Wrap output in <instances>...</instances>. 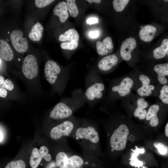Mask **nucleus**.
<instances>
[{"instance_id": "20e7f679", "label": "nucleus", "mask_w": 168, "mask_h": 168, "mask_svg": "<svg viewBox=\"0 0 168 168\" xmlns=\"http://www.w3.org/2000/svg\"><path fill=\"white\" fill-rule=\"evenodd\" d=\"M81 119L74 116L60 121L51 129L49 135L52 139L61 140L70 136L79 123Z\"/></svg>"}, {"instance_id": "a19ab883", "label": "nucleus", "mask_w": 168, "mask_h": 168, "mask_svg": "<svg viewBox=\"0 0 168 168\" xmlns=\"http://www.w3.org/2000/svg\"><path fill=\"white\" fill-rule=\"evenodd\" d=\"M3 139V135L2 132L0 130V141H1Z\"/></svg>"}, {"instance_id": "412c9836", "label": "nucleus", "mask_w": 168, "mask_h": 168, "mask_svg": "<svg viewBox=\"0 0 168 168\" xmlns=\"http://www.w3.org/2000/svg\"><path fill=\"white\" fill-rule=\"evenodd\" d=\"M43 30L42 24L39 22H36L32 26L28 34L29 38L33 41H39L42 37Z\"/></svg>"}, {"instance_id": "e433bc0d", "label": "nucleus", "mask_w": 168, "mask_h": 168, "mask_svg": "<svg viewBox=\"0 0 168 168\" xmlns=\"http://www.w3.org/2000/svg\"><path fill=\"white\" fill-rule=\"evenodd\" d=\"M7 95V91L5 88L0 85V97H5Z\"/></svg>"}, {"instance_id": "473e14b6", "label": "nucleus", "mask_w": 168, "mask_h": 168, "mask_svg": "<svg viewBox=\"0 0 168 168\" xmlns=\"http://www.w3.org/2000/svg\"><path fill=\"white\" fill-rule=\"evenodd\" d=\"M104 45L109 50H110L113 48V45L111 38L108 36L103 39L102 41Z\"/></svg>"}, {"instance_id": "2f4dec72", "label": "nucleus", "mask_w": 168, "mask_h": 168, "mask_svg": "<svg viewBox=\"0 0 168 168\" xmlns=\"http://www.w3.org/2000/svg\"><path fill=\"white\" fill-rule=\"evenodd\" d=\"M54 1V0H35V4L37 7L42 8L47 6Z\"/></svg>"}, {"instance_id": "0eeeda50", "label": "nucleus", "mask_w": 168, "mask_h": 168, "mask_svg": "<svg viewBox=\"0 0 168 168\" xmlns=\"http://www.w3.org/2000/svg\"><path fill=\"white\" fill-rule=\"evenodd\" d=\"M38 67L37 59L33 55L30 54L24 58L22 71L24 76L28 79H31L37 76Z\"/></svg>"}, {"instance_id": "6ab92c4d", "label": "nucleus", "mask_w": 168, "mask_h": 168, "mask_svg": "<svg viewBox=\"0 0 168 168\" xmlns=\"http://www.w3.org/2000/svg\"><path fill=\"white\" fill-rule=\"evenodd\" d=\"M0 56L7 61L12 60L14 57L10 46L6 41L2 39H0Z\"/></svg>"}, {"instance_id": "79ce46f5", "label": "nucleus", "mask_w": 168, "mask_h": 168, "mask_svg": "<svg viewBox=\"0 0 168 168\" xmlns=\"http://www.w3.org/2000/svg\"><path fill=\"white\" fill-rule=\"evenodd\" d=\"M164 1H165V2H168V0H165Z\"/></svg>"}, {"instance_id": "c9c22d12", "label": "nucleus", "mask_w": 168, "mask_h": 168, "mask_svg": "<svg viewBox=\"0 0 168 168\" xmlns=\"http://www.w3.org/2000/svg\"><path fill=\"white\" fill-rule=\"evenodd\" d=\"M98 20L97 18L91 17L88 19L86 20V23L90 25L93 24L98 23Z\"/></svg>"}, {"instance_id": "c756f323", "label": "nucleus", "mask_w": 168, "mask_h": 168, "mask_svg": "<svg viewBox=\"0 0 168 168\" xmlns=\"http://www.w3.org/2000/svg\"><path fill=\"white\" fill-rule=\"evenodd\" d=\"M26 164L24 161L19 160L9 162L5 168H25Z\"/></svg>"}, {"instance_id": "37998d69", "label": "nucleus", "mask_w": 168, "mask_h": 168, "mask_svg": "<svg viewBox=\"0 0 168 168\" xmlns=\"http://www.w3.org/2000/svg\"><path fill=\"white\" fill-rule=\"evenodd\" d=\"M1 62V60L0 59V64Z\"/></svg>"}, {"instance_id": "39448f33", "label": "nucleus", "mask_w": 168, "mask_h": 168, "mask_svg": "<svg viewBox=\"0 0 168 168\" xmlns=\"http://www.w3.org/2000/svg\"><path fill=\"white\" fill-rule=\"evenodd\" d=\"M129 134V129L124 124H121L114 130L109 139V146L111 151H120L124 149Z\"/></svg>"}, {"instance_id": "c85d7f7f", "label": "nucleus", "mask_w": 168, "mask_h": 168, "mask_svg": "<svg viewBox=\"0 0 168 168\" xmlns=\"http://www.w3.org/2000/svg\"><path fill=\"white\" fill-rule=\"evenodd\" d=\"M159 98L162 102L166 104H168V86L165 85L161 88Z\"/></svg>"}, {"instance_id": "9d476101", "label": "nucleus", "mask_w": 168, "mask_h": 168, "mask_svg": "<svg viewBox=\"0 0 168 168\" xmlns=\"http://www.w3.org/2000/svg\"><path fill=\"white\" fill-rule=\"evenodd\" d=\"M44 71L47 81L51 84H54L56 82L61 70L59 66L55 62L49 60L45 65Z\"/></svg>"}, {"instance_id": "393cba45", "label": "nucleus", "mask_w": 168, "mask_h": 168, "mask_svg": "<svg viewBox=\"0 0 168 168\" xmlns=\"http://www.w3.org/2000/svg\"><path fill=\"white\" fill-rule=\"evenodd\" d=\"M129 0H114L113 5L114 9L117 12L123 11L129 2Z\"/></svg>"}, {"instance_id": "f704fd0d", "label": "nucleus", "mask_w": 168, "mask_h": 168, "mask_svg": "<svg viewBox=\"0 0 168 168\" xmlns=\"http://www.w3.org/2000/svg\"><path fill=\"white\" fill-rule=\"evenodd\" d=\"M100 34V32L97 30L90 31L88 34L89 37L91 39L97 38L99 36Z\"/></svg>"}, {"instance_id": "bb28decb", "label": "nucleus", "mask_w": 168, "mask_h": 168, "mask_svg": "<svg viewBox=\"0 0 168 168\" xmlns=\"http://www.w3.org/2000/svg\"><path fill=\"white\" fill-rule=\"evenodd\" d=\"M153 145L160 154L165 156L168 155V147L164 144L161 142H156L153 143Z\"/></svg>"}, {"instance_id": "f03ea898", "label": "nucleus", "mask_w": 168, "mask_h": 168, "mask_svg": "<svg viewBox=\"0 0 168 168\" xmlns=\"http://www.w3.org/2000/svg\"><path fill=\"white\" fill-rule=\"evenodd\" d=\"M86 101L82 91H74L72 96L58 103L50 111L49 117L53 120H61L72 115Z\"/></svg>"}, {"instance_id": "1a4fd4ad", "label": "nucleus", "mask_w": 168, "mask_h": 168, "mask_svg": "<svg viewBox=\"0 0 168 168\" xmlns=\"http://www.w3.org/2000/svg\"><path fill=\"white\" fill-rule=\"evenodd\" d=\"M12 45L18 52L22 53L27 50L28 44L27 39L23 37V33L20 30H13L10 35Z\"/></svg>"}, {"instance_id": "a878e982", "label": "nucleus", "mask_w": 168, "mask_h": 168, "mask_svg": "<svg viewBox=\"0 0 168 168\" xmlns=\"http://www.w3.org/2000/svg\"><path fill=\"white\" fill-rule=\"evenodd\" d=\"M133 152L132 153L130 158L131 161H134L135 163L138 164H142V162L138 160L137 157L139 154H143L144 153L145 150L143 147L139 148L137 146H135V149L134 150L131 149Z\"/></svg>"}, {"instance_id": "f3484780", "label": "nucleus", "mask_w": 168, "mask_h": 168, "mask_svg": "<svg viewBox=\"0 0 168 168\" xmlns=\"http://www.w3.org/2000/svg\"><path fill=\"white\" fill-rule=\"evenodd\" d=\"M159 109L158 105L154 104L150 107L147 113L146 119L147 120H150L149 124L152 127H156L159 124V120L157 114Z\"/></svg>"}, {"instance_id": "cd10ccee", "label": "nucleus", "mask_w": 168, "mask_h": 168, "mask_svg": "<svg viewBox=\"0 0 168 168\" xmlns=\"http://www.w3.org/2000/svg\"><path fill=\"white\" fill-rule=\"evenodd\" d=\"M49 150L48 147L44 146L41 147L39 150L40 155L46 161H49L52 159L51 154L49 153Z\"/></svg>"}, {"instance_id": "4468645a", "label": "nucleus", "mask_w": 168, "mask_h": 168, "mask_svg": "<svg viewBox=\"0 0 168 168\" xmlns=\"http://www.w3.org/2000/svg\"><path fill=\"white\" fill-rule=\"evenodd\" d=\"M118 62V58L115 54L106 56L102 58L98 63L99 68L102 71H107L115 66Z\"/></svg>"}, {"instance_id": "f8f14e48", "label": "nucleus", "mask_w": 168, "mask_h": 168, "mask_svg": "<svg viewBox=\"0 0 168 168\" xmlns=\"http://www.w3.org/2000/svg\"><path fill=\"white\" fill-rule=\"evenodd\" d=\"M139 78L142 85L138 89V93L141 96H149L152 94V91L155 89L154 86L149 85L150 81L149 78L145 75L141 74L139 76Z\"/></svg>"}, {"instance_id": "5701e85b", "label": "nucleus", "mask_w": 168, "mask_h": 168, "mask_svg": "<svg viewBox=\"0 0 168 168\" xmlns=\"http://www.w3.org/2000/svg\"><path fill=\"white\" fill-rule=\"evenodd\" d=\"M43 159L39 154L38 149L36 148H34L30 158V164L31 167L37 168Z\"/></svg>"}, {"instance_id": "4c0bfd02", "label": "nucleus", "mask_w": 168, "mask_h": 168, "mask_svg": "<svg viewBox=\"0 0 168 168\" xmlns=\"http://www.w3.org/2000/svg\"><path fill=\"white\" fill-rule=\"evenodd\" d=\"M86 1L91 3L92 2L100 3L101 2V0H87Z\"/></svg>"}, {"instance_id": "7c9ffc66", "label": "nucleus", "mask_w": 168, "mask_h": 168, "mask_svg": "<svg viewBox=\"0 0 168 168\" xmlns=\"http://www.w3.org/2000/svg\"><path fill=\"white\" fill-rule=\"evenodd\" d=\"M96 45L97 51L99 55L101 56L105 55L109 53L108 49L101 41H97Z\"/></svg>"}, {"instance_id": "ddd939ff", "label": "nucleus", "mask_w": 168, "mask_h": 168, "mask_svg": "<svg viewBox=\"0 0 168 168\" xmlns=\"http://www.w3.org/2000/svg\"><path fill=\"white\" fill-rule=\"evenodd\" d=\"M133 84L132 79L126 77L123 79L119 85L113 86L112 90L113 91H117L121 96H124L129 93Z\"/></svg>"}, {"instance_id": "423d86ee", "label": "nucleus", "mask_w": 168, "mask_h": 168, "mask_svg": "<svg viewBox=\"0 0 168 168\" xmlns=\"http://www.w3.org/2000/svg\"><path fill=\"white\" fill-rule=\"evenodd\" d=\"M59 40L63 42L60 44L61 48L63 49L73 50L77 47L79 40V35L74 29L71 28L66 30L58 37Z\"/></svg>"}, {"instance_id": "dca6fc26", "label": "nucleus", "mask_w": 168, "mask_h": 168, "mask_svg": "<svg viewBox=\"0 0 168 168\" xmlns=\"http://www.w3.org/2000/svg\"><path fill=\"white\" fill-rule=\"evenodd\" d=\"M66 2L62 1L58 3L53 9L54 14L58 16L61 22H65L69 17Z\"/></svg>"}, {"instance_id": "2eb2a0df", "label": "nucleus", "mask_w": 168, "mask_h": 168, "mask_svg": "<svg viewBox=\"0 0 168 168\" xmlns=\"http://www.w3.org/2000/svg\"><path fill=\"white\" fill-rule=\"evenodd\" d=\"M156 31L154 26L147 25L142 27L139 31L140 39L145 42L151 41L153 39Z\"/></svg>"}, {"instance_id": "b1692460", "label": "nucleus", "mask_w": 168, "mask_h": 168, "mask_svg": "<svg viewBox=\"0 0 168 168\" xmlns=\"http://www.w3.org/2000/svg\"><path fill=\"white\" fill-rule=\"evenodd\" d=\"M68 10L70 16L73 17H77L79 13V10L75 0H67L66 2Z\"/></svg>"}, {"instance_id": "a211bd4d", "label": "nucleus", "mask_w": 168, "mask_h": 168, "mask_svg": "<svg viewBox=\"0 0 168 168\" xmlns=\"http://www.w3.org/2000/svg\"><path fill=\"white\" fill-rule=\"evenodd\" d=\"M154 70L157 74L159 82L162 84H166L167 80L165 76L168 75V64H157L154 66Z\"/></svg>"}, {"instance_id": "58836bf2", "label": "nucleus", "mask_w": 168, "mask_h": 168, "mask_svg": "<svg viewBox=\"0 0 168 168\" xmlns=\"http://www.w3.org/2000/svg\"><path fill=\"white\" fill-rule=\"evenodd\" d=\"M165 133L167 137H168V123H167L165 127Z\"/></svg>"}, {"instance_id": "6e6552de", "label": "nucleus", "mask_w": 168, "mask_h": 168, "mask_svg": "<svg viewBox=\"0 0 168 168\" xmlns=\"http://www.w3.org/2000/svg\"><path fill=\"white\" fill-rule=\"evenodd\" d=\"M104 89L105 86L102 83L91 82L87 87L84 93L86 101L91 104L95 99L101 98L103 96L102 92Z\"/></svg>"}, {"instance_id": "7ed1b4c3", "label": "nucleus", "mask_w": 168, "mask_h": 168, "mask_svg": "<svg viewBox=\"0 0 168 168\" xmlns=\"http://www.w3.org/2000/svg\"><path fill=\"white\" fill-rule=\"evenodd\" d=\"M60 142V150L55 156L56 164L59 168H82L94 160L72 149L68 145L67 138Z\"/></svg>"}, {"instance_id": "ea45409f", "label": "nucleus", "mask_w": 168, "mask_h": 168, "mask_svg": "<svg viewBox=\"0 0 168 168\" xmlns=\"http://www.w3.org/2000/svg\"><path fill=\"white\" fill-rule=\"evenodd\" d=\"M4 79L3 77L0 75V85H2L4 81Z\"/></svg>"}, {"instance_id": "72a5a7b5", "label": "nucleus", "mask_w": 168, "mask_h": 168, "mask_svg": "<svg viewBox=\"0 0 168 168\" xmlns=\"http://www.w3.org/2000/svg\"><path fill=\"white\" fill-rule=\"evenodd\" d=\"M0 85L9 91L12 90L14 87V85L12 82L8 79L4 80L3 84Z\"/></svg>"}, {"instance_id": "f257e3e1", "label": "nucleus", "mask_w": 168, "mask_h": 168, "mask_svg": "<svg viewBox=\"0 0 168 168\" xmlns=\"http://www.w3.org/2000/svg\"><path fill=\"white\" fill-rule=\"evenodd\" d=\"M70 137L79 145L84 156L94 160L99 154V135L92 120L81 119Z\"/></svg>"}, {"instance_id": "aec40b11", "label": "nucleus", "mask_w": 168, "mask_h": 168, "mask_svg": "<svg viewBox=\"0 0 168 168\" xmlns=\"http://www.w3.org/2000/svg\"><path fill=\"white\" fill-rule=\"evenodd\" d=\"M137 107L134 112V116L141 120L144 119L146 117L147 112L145 109L148 105V103L142 97L139 98L137 100Z\"/></svg>"}, {"instance_id": "9b49d317", "label": "nucleus", "mask_w": 168, "mask_h": 168, "mask_svg": "<svg viewBox=\"0 0 168 168\" xmlns=\"http://www.w3.org/2000/svg\"><path fill=\"white\" fill-rule=\"evenodd\" d=\"M137 43L133 37L126 39L122 43L120 47V54L123 59L128 61L132 57L131 52L135 48Z\"/></svg>"}, {"instance_id": "4be33fe9", "label": "nucleus", "mask_w": 168, "mask_h": 168, "mask_svg": "<svg viewBox=\"0 0 168 168\" xmlns=\"http://www.w3.org/2000/svg\"><path fill=\"white\" fill-rule=\"evenodd\" d=\"M168 39H164L161 45L156 48L153 51L154 57L156 59H159L164 58L168 54Z\"/></svg>"}]
</instances>
